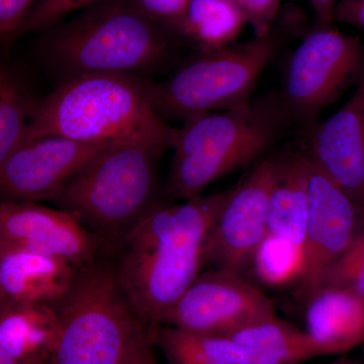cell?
I'll use <instances>...</instances> for the list:
<instances>
[{
  "label": "cell",
  "mask_w": 364,
  "mask_h": 364,
  "mask_svg": "<svg viewBox=\"0 0 364 364\" xmlns=\"http://www.w3.org/2000/svg\"><path fill=\"white\" fill-rule=\"evenodd\" d=\"M60 334L56 305L0 304V355L18 364H51Z\"/></svg>",
  "instance_id": "cell-16"
},
{
  "label": "cell",
  "mask_w": 364,
  "mask_h": 364,
  "mask_svg": "<svg viewBox=\"0 0 364 364\" xmlns=\"http://www.w3.org/2000/svg\"><path fill=\"white\" fill-rule=\"evenodd\" d=\"M252 26L255 37H263L272 30L282 0H233Z\"/></svg>",
  "instance_id": "cell-26"
},
{
  "label": "cell",
  "mask_w": 364,
  "mask_h": 364,
  "mask_svg": "<svg viewBox=\"0 0 364 364\" xmlns=\"http://www.w3.org/2000/svg\"><path fill=\"white\" fill-rule=\"evenodd\" d=\"M105 0H38L26 18L20 35L47 32L69 14L85 9Z\"/></svg>",
  "instance_id": "cell-25"
},
{
  "label": "cell",
  "mask_w": 364,
  "mask_h": 364,
  "mask_svg": "<svg viewBox=\"0 0 364 364\" xmlns=\"http://www.w3.org/2000/svg\"><path fill=\"white\" fill-rule=\"evenodd\" d=\"M363 70L364 45L358 37L331 26L306 35L289 59L282 90L296 129L308 133Z\"/></svg>",
  "instance_id": "cell-8"
},
{
  "label": "cell",
  "mask_w": 364,
  "mask_h": 364,
  "mask_svg": "<svg viewBox=\"0 0 364 364\" xmlns=\"http://www.w3.org/2000/svg\"><path fill=\"white\" fill-rule=\"evenodd\" d=\"M153 340L148 330H144L136 337L134 345V364H158L153 350Z\"/></svg>",
  "instance_id": "cell-30"
},
{
  "label": "cell",
  "mask_w": 364,
  "mask_h": 364,
  "mask_svg": "<svg viewBox=\"0 0 364 364\" xmlns=\"http://www.w3.org/2000/svg\"><path fill=\"white\" fill-rule=\"evenodd\" d=\"M151 85L133 74L67 77L40 100L23 142L47 136L90 143L123 138L156 114L151 107Z\"/></svg>",
  "instance_id": "cell-5"
},
{
  "label": "cell",
  "mask_w": 364,
  "mask_h": 364,
  "mask_svg": "<svg viewBox=\"0 0 364 364\" xmlns=\"http://www.w3.org/2000/svg\"><path fill=\"white\" fill-rule=\"evenodd\" d=\"M77 268L56 256L0 242V304L56 305L70 291Z\"/></svg>",
  "instance_id": "cell-15"
},
{
  "label": "cell",
  "mask_w": 364,
  "mask_h": 364,
  "mask_svg": "<svg viewBox=\"0 0 364 364\" xmlns=\"http://www.w3.org/2000/svg\"><path fill=\"white\" fill-rule=\"evenodd\" d=\"M176 129L156 114L109 143L71 179L53 202L91 233L114 246L154 207L160 158Z\"/></svg>",
  "instance_id": "cell-2"
},
{
  "label": "cell",
  "mask_w": 364,
  "mask_h": 364,
  "mask_svg": "<svg viewBox=\"0 0 364 364\" xmlns=\"http://www.w3.org/2000/svg\"><path fill=\"white\" fill-rule=\"evenodd\" d=\"M311 153V152H310ZM308 222L299 294L306 299L318 275L350 245L364 225V213L311 154Z\"/></svg>",
  "instance_id": "cell-12"
},
{
  "label": "cell",
  "mask_w": 364,
  "mask_h": 364,
  "mask_svg": "<svg viewBox=\"0 0 364 364\" xmlns=\"http://www.w3.org/2000/svg\"><path fill=\"white\" fill-rule=\"evenodd\" d=\"M306 331L330 355L352 350L364 342V298L337 289L320 287L306 299Z\"/></svg>",
  "instance_id": "cell-18"
},
{
  "label": "cell",
  "mask_w": 364,
  "mask_h": 364,
  "mask_svg": "<svg viewBox=\"0 0 364 364\" xmlns=\"http://www.w3.org/2000/svg\"><path fill=\"white\" fill-rule=\"evenodd\" d=\"M181 41L132 0H105L48 30L43 51L65 78L90 73L139 75L167 65Z\"/></svg>",
  "instance_id": "cell-4"
},
{
  "label": "cell",
  "mask_w": 364,
  "mask_h": 364,
  "mask_svg": "<svg viewBox=\"0 0 364 364\" xmlns=\"http://www.w3.org/2000/svg\"><path fill=\"white\" fill-rule=\"evenodd\" d=\"M150 18L176 32V26L191 0H132Z\"/></svg>",
  "instance_id": "cell-28"
},
{
  "label": "cell",
  "mask_w": 364,
  "mask_h": 364,
  "mask_svg": "<svg viewBox=\"0 0 364 364\" xmlns=\"http://www.w3.org/2000/svg\"><path fill=\"white\" fill-rule=\"evenodd\" d=\"M353 364H364V358H355Z\"/></svg>",
  "instance_id": "cell-34"
},
{
  "label": "cell",
  "mask_w": 364,
  "mask_h": 364,
  "mask_svg": "<svg viewBox=\"0 0 364 364\" xmlns=\"http://www.w3.org/2000/svg\"><path fill=\"white\" fill-rule=\"evenodd\" d=\"M304 136L318 166L364 213V70L348 102Z\"/></svg>",
  "instance_id": "cell-14"
},
{
  "label": "cell",
  "mask_w": 364,
  "mask_h": 364,
  "mask_svg": "<svg viewBox=\"0 0 364 364\" xmlns=\"http://www.w3.org/2000/svg\"><path fill=\"white\" fill-rule=\"evenodd\" d=\"M247 23L233 0H191L176 32L198 52L233 44Z\"/></svg>",
  "instance_id": "cell-20"
},
{
  "label": "cell",
  "mask_w": 364,
  "mask_h": 364,
  "mask_svg": "<svg viewBox=\"0 0 364 364\" xmlns=\"http://www.w3.org/2000/svg\"><path fill=\"white\" fill-rule=\"evenodd\" d=\"M291 129L277 90L253 98L244 109L189 117L174 135L165 196L184 200L200 196L213 182L260 161Z\"/></svg>",
  "instance_id": "cell-3"
},
{
  "label": "cell",
  "mask_w": 364,
  "mask_h": 364,
  "mask_svg": "<svg viewBox=\"0 0 364 364\" xmlns=\"http://www.w3.org/2000/svg\"><path fill=\"white\" fill-rule=\"evenodd\" d=\"M314 9L317 14L320 28H329L333 21V9L335 0H311Z\"/></svg>",
  "instance_id": "cell-31"
},
{
  "label": "cell",
  "mask_w": 364,
  "mask_h": 364,
  "mask_svg": "<svg viewBox=\"0 0 364 364\" xmlns=\"http://www.w3.org/2000/svg\"><path fill=\"white\" fill-rule=\"evenodd\" d=\"M245 351L249 364H301L320 356L330 355L327 348L286 321L263 318L225 335Z\"/></svg>",
  "instance_id": "cell-19"
},
{
  "label": "cell",
  "mask_w": 364,
  "mask_h": 364,
  "mask_svg": "<svg viewBox=\"0 0 364 364\" xmlns=\"http://www.w3.org/2000/svg\"><path fill=\"white\" fill-rule=\"evenodd\" d=\"M320 287L347 289L364 298V225L350 245L318 275L309 296Z\"/></svg>",
  "instance_id": "cell-24"
},
{
  "label": "cell",
  "mask_w": 364,
  "mask_h": 364,
  "mask_svg": "<svg viewBox=\"0 0 364 364\" xmlns=\"http://www.w3.org/2000/svg\"><path fill=\"white\" fill-rule=\"evenodd\" d=\"M38 0H0V35L4 43L20 36L21 28Z\"/></svg>",
  "instance_id": "cell-27"
},
{
  "label": "cell",
  "mask_w": 364,
  "mask_h": 364,
  "mask_svg": "<svg viewBox=\"0 0 364 364\" xmlns=\"http://www.w3.org/2000/svg\"><path fill=\"white\" fill-rule=\"evenodd\" d=\"M279 154L257 162L252 171L237 182L205 242V263L244 275L268 232L273 186Z\"/></svg>",
  "instance_id": "cell-9"
},
{
  "label": "cell",
  "mask_w": 364,
  "mask_h": 364,
  "mask_svg": "<svg viewBox=\"0 0 364 364\" xmlns=\"http://www.w3.org/2000/svg\"><path fill=\"white\" fill-rule=\"evenodd\" d=\"M275 316L274 301L244 275L215 268L200 273L167 314L162 325L228 335Z\"/></svg>",
  "instance_id": "cell-10"
},
{
  "label": "cell",
  "mask_w": 364,
  "mask_h": 364,
  "mask_svg": "<svg viewBox=\"0 0 364 364\" xmlns=\"http://www.w3.org/2000/svg\"><path fill=\"white\" fill-rule=\"evenodd\" d=\"M279 47V36L272 30L240 44L198 52L166 81L151 85V107L164 122L244 109Z\"/></svg>",
  "instance_id": "cell-6"
},
{
  "label": "cell",
  "mask_w": 364,
  "mask_h": 364,
  "mask_svg": "<svg viewBox=\"0 0 364 364\" xmlns=\"http://www.w3.org/2000/svg\"><path fill=\"white\" fill-rule=\"evenodd\" d=\"M41 100L25 79L6 64L0 69V161L25 140L31 117Z\"/></svg>",
  "instance_id": "cell-22"
},
{
  "label": "cell",
  "mask_w": 364,
  "mask_h": 364,
  "mask_svg": "<svg viewBox=\"0 0 364 364\" xmlns=\"http://www.w3.org/2000/svg\"><path fill=\"white\" fill-rule=\"evenodd\" d=\"M109 143L79 142L59 136L26 141L0 161L2 200H54Z\"/></svg>",
  "instance_id": "cell-11"
},
{
  "label": "cell",
  "mask_w": 364,
  "mask_h": 364,
  "mask_svg": "<svg viewBox=\"0 0 364 364\" xmlns=\"http://www.w3.org/2000/svg\"><path fill=\"white\" fill-rule=\"evenodd\" d=\"M354 360H355V358H348V356H341V358L333 361L331 364H353Z\"/></svg>",
  "instance_id": "cell-33"
},
{
  "label": "cell",
  "mask_w": 364,
  "mask_h": 364,
  "mask_svg": "<svg viewBox=\"0 0 364 364\" xmlns=\"http://www.w3.org/2000/svg\"><path fill=\"white\" fill-rule=\"evenodd\" d=\"M311 153L308 141L299 149L279 154V171L269 202L267 234L303 252L308 222Z\"/></svg>",
  "instance_id": "cell-17"
},
{
  "label": "cell",
  "mask_w": 364,
  "mask_h": 364,
  "mask_svg": "<svg viewBox=\"0 0 364 364\" xmlns=\"http://www.w3.org/2000/svg\"><path fill=\"white\" fill-rule=\"evenodd\" d=\"M0 242L56 256L76 267L97 258L105 246L70 213L14 200L0 205Z\"/></svg>",
  "instance_id": "cell-13"
},
{
  "label": "cell",
  "mask_w": 364,
  "mask_h": 364,
  "mask_svg": "<svg viewBox=\"0 0 364 364\" xmlns=\"http://www.w3.org/2000/svg\"><path fill=\"white\" fill-rule=\"evenodd\" d=\"M140 333H139V334H140ZM138 335H136V336H138ZM136 337L132 340L131 343L129 344L128 348H127L126 352H124L123 358H122L119 364H134V345H135Z\"/></svg>",
  "instance_id": "cell-32"
},
{
  "label": "cell",
  "mask_w": 364,
  "mask_h": 364,
  "mask_svg": "<svg viewBox=\"0 0 364 364\" xmlns=\"http://www.w3.org/2000/svg\"><path fill=\"white\" fill-rule=\"evenodd\" d=\"M56 306L61 334L51 364H119L132 340L147 330L132 310L114 263L97 257L77 268Z\"/></svg>",
  "instance_id": "cell-7"
},
{
  "label": "cell",
  "mask_w": 364,
  "mask_h": 364,
  "mask_svg": "<svg viewBox=\"0 0 364 364\" xmlns=\"http://www.w3.org/2000/svg\"><path fill=\"white\" fill-rule=\"evenodd\" d=\"M148 332L169 364H249L245 351L225 335L168 325L156 326Z\"/></svg>",
  "instance_id": "cell-21"
},
{
  "label": "cell",
  "mask_w": 364,
  "mask_h": 364,
  "mask_svg": "<svg viewBox=\"0 0 364 364\" xmlns=\"http://www.w3.org/2000/svg\"><path fill=\"white\" fill-rule=\"evenodd\" d=\"M237 183L181 205L151 208L124 235L114 263L119 286L146 329L162 325L205 263L208 234Z\"/></svg>",
  "instance_id": "cell-1"
},
{
  "label": "cell",
  "mask_w": 364,
  "mask_h": 364,
  "mask_svg": "<svg viewBox=\"0 0 364 364\" xmlns=\"http://www.w3.org/2000/svg\"><path fill=\"white\" fill-rule=\"evenodd\" d=\"M304 255L293 244L267 234L254 257L252 267L261 282L269 286L299 282Z\"/></svg>",
  "instance_id": "cell-23"
},
{
  "label": "cell",
  "mask_w": 364,
  "mask_h": 364,
  "mask_svg": "<svg viewBox=\"0 0 364 364\" xmlns=\"http://www.w3.org/2000/svg\"><path fill=\"white\" fill-rule=\"evenodd\" d=\"M333 21L347 23L364 31V0H341L335 4Z\"/></svg>",
  "instance_id": "cell-29"
}]
</instances>
